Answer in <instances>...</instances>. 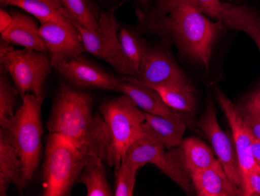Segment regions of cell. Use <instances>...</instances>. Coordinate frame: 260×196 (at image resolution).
I'll return each mask as SVG.
<instances>
[{"label":"cell","instance_id":"cell-1","mask_svg":"<svg viewBox=\"0 0 260 196\" xmlns=\"http://www.w3.org/2000/svg\"><path fill=\"white\" fill-rule=\"evenodd\" d=\"M50 133L60 134L79 150L99 156L115 171L122 161L115 152L102 114H93L91 95L63 85L54 99L47 122Z\"/></svg>","mask_w":260,"mask_h":196},{"label":"cell","instance_id":"cell-2","mask_svg":"<svg viewBox=\"0 0 260 196\" xmlns=\"http://www.w3.org/2000/svg\"><path fill=\"white\" fill-rule=\"evenodd\" d=\"M22 105L14 116L0 126L17 150L23 163V184L25 188L40 164L42 153L41 109L43 101L33 94L22 98Z\"/></svg>","mask_w":260,"mask_h":196},{"label":"cell","instance_id":"cell-3","mask_svg":"<svg viewBox=\"0 0 260 196\" xmlns=\"http://www.w3.org/2000/svg\"><path fill=\"white\" fill-rule=\"evenodd\" d=\"M169 13L164 21L165 29L185 53L208 69L212 48L224 26L188 6H177Z\"/></svg>","mask_w":260,"mask_h":196},{"label":"cell","instance_id":"cell-4","mask_svg":"<svg viewBox=\"0 0 260 196\" xmlns=\"http://www.w3.org/2000/svg\"><path fill=\"white\" fill-rule=\"evenodd\" d=\"M88 156L63 136L50 133L45 143L42 195H70Z\"/></svg>","mask_w":260,"mask_h":196},{"label":"cell","instance_id":"cell-5","mask_svg":"<svg viewBox=\"0 0 260 196\" xmlns=\"http://www.w3.org/2000/svg\"><path fill=\"white\" fill-rule=\"evenodd\" d=\"M47 53L23 48L0 55L1 69L11 76L21 98L30 93L44 100V85L52 67Z\"/></svg>","mask_w":260,"mask_h":196},{"label":"cell","instance_id":"cell-6","mask_svg":"<svg viewBox=\"0 0 260 196\" xmlns=\"http://www.w3.org/2000/svg\"><path fill=\"white\" fill-rule=\"evenodd\" d=\"M100 112L107 124L115 152L122 161L128 148L144 135L145 112L125 95L103 102Z\"/></svg>","mask_w":260,"mask_h":196},{"label":"cell","instance_id":"cell-7","mask_svg":"<svg viewBox=\"0 0 260 196\" xmlns=\"http://www.w3.org/2000/svg\"><path fill=\"white\" fill-rule=\"evenodd\" d=\"M148 134L137 140L128 148L123 159L142 167L147 163L157 166L187 194L191 195L194 188L190 175L182 164L178 147L168 149Z\"/></svg>","mask_w":260,"mask_h":196},{"label":"cell","instance_id":"cell-8","mask_svg":"<svg viewBox=\"0 0 260 196\" xmlns=\"http://www.w3.org/2000/svg\"><path fill=\"white\" fill-rule=\"evenodd\" d=\"M182 5L216 19L224 27L248 34L254 42L260 36V16L249 7L232 5L220 0H160V8L165 12Z\"/></svg>","mask_w":260,"mask_h":196},{"label":"cell","instance_id":"cell-9","mask_svg":"<svg viewBox=\"0 0 260 196\" xmlns=\"http://www.w3.org/2000/svg\"><path fill=\"white\" fill-rule=\"evenodd\" d=\"M197 126L208 138L217 159L230 181L242 191V179L235 144L219 125L215 107L211 101L207 103Z\"/></svg>","mask_w":260,"mask_h":196},{"label":"cell","instance_id":"cell-10","mask_svg":"<svg viewBox=\"0 0 260 196\" xmlns=\"http://www.w3.org/2000/svg\"><path fill=\"white\" fill-rule=\"evenodd\" d=\"M52 67L80 57L86 52L81 35L72 22L49 21L39 27Z\"/></svg>","mask_w":260,"mask_h":196},{"label":"cell","instance_id":"cell-11","mask_svg":"<svg viewBox=\"0 0 260 196\" xmlns=\"http://www.w3.org/2000/svg\"><path fill=\"white\" fill-rule=\"evenodd\" d=\"M216 98L232 129V138L239 159L243 191L244 184L249 172L260 166L252 153V145L255 137L245 124L240 111L233 102L220 91L216 92Z\"/></svg>","mask_w":260,"mask_h":196},{"label":"cell","instance_id":"cell-12","mask_svg":"<svg viewBox=\"0 0 260 196\" xmlns=\"http://www.w3.org/2000/svg\"><path fill=\"white\" fill-rule=\"evenodd\" d=\"M137 79L153 89L189 85L186 76L169 52L149 47L140 64Z\"/></svg>","mask_w":260,"mask_h":196},{"label":"cell","instance_id":"cell-13","mask_svg":"<svg viewBox=\"0 0 260 196\" xmlns=\"http://www.w3.org/2000/svg\"><path fill=\"white\" fill-rule=\"evenodd\" d=\"M64 78L77 87L120 90V78L109 74L87 60L77 57L54 66Z\"/></svg>","mask_w":260,"mask_h":196},{"label":"cell","instance_id":"cell-14","mask_svg":"<svg viewBox=\"0 0 260 196\" xmlns=\"http://www.w3.org/2000/svg\"><path fill=\"white\" fill-rule=\"evenodd\" d=\"M99 21L100 29L95 32H90L74 22L72 23L81 35L86 52L109 63L116 55L120 48L117 35L119 24L112 11L102 13Z\"/></svg>","mask_w":260,"mask_h":196},{"label":"cell","instance_id":"cell-15","mask_svg":"<svg viewBox=\"0 0 260 196\" xmlns=\"http://www.w3.org/2000/svg\"><path fill=\"white\" fill-rule=\"evenodd\" d=\"M119 92L132 99L145 113L169 118L179 116L165 103L156 89L141 82L137 77L125 76L120 78Z\"/></svg>","mask_w":260,"mask_h":196},{"label":"cell","instance_id":"cell-16","mask_svg":"<svg viewBox=\"0 0 260 196\" xmlns=\"http://www.w3.org/2000/svg\"><path fill=\"white\" fill-rule=\"evenodd\" d=\"M194 191L199 196L243 195L229 179L218 159L210 167L190 175Z\"/></svg>","mask_w":260,"mask_h":196},{"label":"cell","instance_id":"cell-17","mask_svg":"<svg viewBox=\"0 0 260 196\" xmlns=\"http://www.w3.org/2000/svg\"><path fill=\"white\" fill-rule=\"evenodd\" d=\"M119 40V52L109 64L119 74L137 78L147 46L137 35L126 29H121Z\"/></svg>","mask_w":260,"mask_h":196},{"label":"cell","instance_id":"cell-18","mask_svg":"<svg viewBox=\"0 0 260 196\" xmlns=\"http://www.w3.org/2000/svg\"><path fill=\"white\" fill-rule=\"evenodd\" d=\"M145 118L143 124L144 133L167 149L182 146L186 124L179 115L169 118L145 113Z\"/></svg>","mask_w":260,"mask_h":196},{"label":"cell","instance_id":"cell-19","mask_svg":"<svg viewBox=\"0 0 260 196\" xmlns=\"http://www.w3.org/2000/svg\"><path fill=\"white\" fill-rule=\"evenodd\" d=\"M13 17L14 20L10 27L0 32L1 39L25 49L48 52L36 22L20 13H15Z\"/></svg>","mask_w":260,"mask_h":196},{"label":"cell","instance_id":"cell-20","mask_svg":"<svg viewBox=\"0 0 260 196\" xmlns=\"http://www.w3.org/2000/svg\"><path fill=\"white\" fill-rule=\"evenodd\" d=\"M23 190V163L17 150L0 131V196L7 195L10 185Z\"/></svg>","mask_w":260,"mask_h":196},{"label":"cell","instance_id":"cell-21","mask_svg":"<svg viewBox=\"0 0 260 196\" xmlns=\"http://www.w3.org/2000/svg\"><path fill=\"white\" fill-rule=\"evenodd\" d=\"M178 150L182 164L189 175L210 167L217 159L214 157L212 149L198 137L184 139Z\"/></svg>","mask_w":260,"mask_h":196},{"label":"cell","instance_id":"cell-22","mask_svg":"<svg viewBox=\"0 0 260 196\" xmlns=\"http://www.w3.org/2000/svg\"><path fill=\"white\" fill-rule=\"evenodd\" d=\"M0 4L20 7L36 17L42 24L68 20L65 16L66 9L62 0H0Z\"/></svg>","mask_w":260,"mask_h":196},{"label":"cell","instance_id":"cell-23","mask_svg":"<svg viewBox=\"0 0 260 196\" xmlns=\"http://www.w3.org/2000/svg\"><path fill=\"white\" fill-rule=\"evenodd\" d=\"M103 159L99 156L89 155L79 176L77 182L84 184L87 196H112V191L106 178Z\"/></svg>","mask_w":260,"mask_h":196},{"label":"cell","instance_id":"cell-24","mask_svg":"<svg viewBox=\"0 0 260 196\" xmlns=\"http://www.w3.org/2000/svg\"><path fill=\"white\" fill-rule=\"evenodd\" d=\"M165 103L174 110L192 113L197 107L195 92L188 86H163L156 88Z\"/></svg>","mask_w":260,"mask_h":196},{"label":"cell","instance_id":"cell-25","mask_svg":"<svg viewBox=\"0 0 260 196\" xmlns=\"http://www.w3.org/2000/svg\"><path fill=\"white\" fill-rule=\"evenodd\" d=\"M69 20L80 24L90 32L100 29L99 20L94 17L86 0H62Z\"/></svg>","mask_w":260,"mask_h":196},{"label":"cell","instance_id":"cell-26","mask_svg":"<svg viewBox=\"0 0 260 196\" xmlns=\"http://www.w3.org/2000/svg\"><path fill=\"white\" fill-rule=\"evenodd\" d=\"M140 167L126 159H122L119 169L115 171L114 195L132 196L135 187L137 172Z\"/></svg>","mask_w":260,"mask_h":196},{"label":"cell","instance_id":"cell-27","mask_svg":"<svg viewBox=\"0 0 260 196\" xmlns=\"http://www.w3.org/2000/svg\"><path fill=\"white\" fill-rule=\"evenodd\" d=\"M18 94L16 86H13L2 73L0 76V126L14 116V108Z\"/></svg>","mask_w":260,"mask_h":196},{"label":"cell","instance_id":"cell-28","mask_svg":"<svg viewBox=\"0 0 260 196\" xmlns=\"http://www.w3.org/2000/svg\"><path fill=\"white\" fill-rule=\"evenodd\" d=\"M243 195L260 196V166L249 172L244 184Z\"/></svg>","mask_w":260,"mask_h":196},{"label":"cell","instance_id":"cell-29","mask_svg":"<svg viewBox=\"0 0 260 196\" xmlns=\"http://www.w3.org/2000/svg\"><path fill=\"white\" fill-rule=\"evenodd\" d=\"M243 116L260 117V89L254 92L244 102L242 107H238Z\"/></svg>","mask_w":260,"mask_h":196},{"label":"cell","instance_id":"cell-30","mask_svg":"<svg viewBox=\"0 0 260 196\" xmlns=\"http://www.w3.org/2000/svg\"><path fill=\"white\" fill-rule=\"evenodd\" d=\"M242 117L254 137L260 139V117L243 116V115Z\"/></svg>","mask_w":260,"mask_h":196},{"label":"cell","instance_id":"cell-31","mask_svg":"<svg viewBox=\"0 0 260 196\" xmlns=\"http://www.w3.org/2000/svg\"><path fill=\"white\" fill-rule=\"evenodd\" d=\"M13 20H14L13 15H10L4 9H1L0 10V32H4L6 29H8Z\"/></svg>","mask_w":260,"mask_h":196},{"label":"cell","instance_id":"cell-32","mask_svg":"<svg viewBox=\"0 0 260 196\" xmlns=\"http://www.w3.org/2000/svg\"><path fill=\"white\" fill-rule=\"evenodd\" d=\"M252 153L254 159L260 164V139L255 137L252 145Z\"/></svg>","mask_w":260,"mask_h":196},{"label":"cell","instance_id":"cell-33","mask_svg":"<svg viewBox=\"0 0 260 196\" xmlns=\"http://www.w3.org/2000/svg\"><path fill=\"white\" fill-rule=\"evenodd\" d=\"M255 44H256L257 47H258V50H259L260 53V36L255 41Z\"/></svg>","mask_w":260,"mask_h":196},{"label":"cell","instance_id":"cell-34","mask_svg":"<svg viewBox=\"0 0 260 196\" xmlns=\"http://www.w3.org/2000/svg\"><path fill=\"white\" fill-rule=\"evenodd\" d=\"M141 2H146V0H140Z\"/></svg>","mask_w":260,"mask_h":196}]
</instances>
